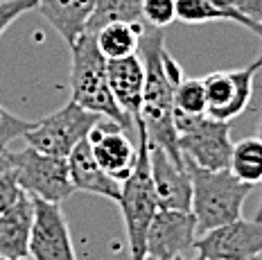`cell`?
<instances>
[{
	"label": "cell",
	"instance_id": "603a6c76",
	"mask_svg": "<svg viewBox=\"0 0 262 260\" xmlns=\"http://www.w3.org/2000/svg\"><path fill=\"white\" fill-rule=\"evenodd\" d=\"M36 9V0H0V36L23 14Z\"/></svg>",
	"mask_w": 262,
	"mask_h": 260
},
{
	"label": "cell",
	"instance_id": "52a82bcc",
	"mask_svg": "<svg viewBox=\"0 0 262 260\" xmlns=\"http://www.w3.org/2000/svg\"><path fill=\"white\" fill-rule=\"evenodd\" d=\"M255 63L237 70H215L201 77L206 89V116L220 122H231L249 109L253 97Z\"/></svg>",
	"mask_w": 262,
	"mask_h": 260
},
{
	"label": "cell",
	"instance_id": "8992f818",
	"mask_svg": "<svg viewBox=\"0 0 262 260\" xmlns=\"http://www.w3.org/2000/svg\"><path fill=\"white\" fill-rule=\"evenodd\" d=\"M100 120L102 116L81 109L79 104H75L70 100L63 109L36 120L27 129L23 138L27 140V147H34L36 151H43V154L50 156L68 159L70 151L77 147L81 140L89 138L91 129Z\"/></svg>",
	"mask_w": 262,
	"mask_h": 260
},
{
	"label": "cell",
	"instance_id": "1f68e13d",
	"mask_svg": "<svg viewBox=\"0 0 262 260\" xmlns=\"http://www.w3.org/2000/svg\"><path fill=\"white\" fill-rule=\"evenodd\" d=\"M194 260H212V258H204V256H196Z\"/></svg>",
	"mask_w": 262,
	"mask_h": 260
},
{
	"label": "cell",
	"instance_id": "9c48e42d",
	"mask_svg": "<svg viewBox=\"0 0 262 260\" xmlns=\"http://www.w3.org/2000/svg\"><path fill=\"white\" fill-rule=\"evenodd\" d=\"M30 260H77L61 204L34 199Z\"/></svg>",
	"mask_w": 262,
	"mask_h": 260
},
{
	"label": "cell",
	"instance_id": "8fae6325",
	"mask_svg": "<svg viewBox=\"0 0 262 260\" xmlns=\"http://www.w3.org/2000/svg\"><path fill=\"white\" fill-rule=\"evenodd\" d=\"M89 143L97 165L108 177L122 183L131 175V170L136 165V156H138V145L131 140V132L120 127L118 122L108 120V118H102L91 129Z\"/></svg>",
	"mask_w": 262,
	"mask_h": 260
},
{
	"label": "cell",
	"instance_id": "4fadbf2b",
	"mask_svg": "<svg viewBox=\"0 0 262 260\" xmlns=\"http://www.w3.org/2000/svg\"><path fill=\"white\" fill-rule=\"evenodd\" d=\"M108 89L118 106L134 120H140L143 111V91H145V66L138 55L108 59L106 61Z\"/></svg>",
	"mask_w": 262,
	"mask_h": 260
},
{
	"label": "cell",
	"instance_id": "ffe728a7",
	"mask_svg": "<svg viewBox=\"0 0 262 260\" xmlns=\"http://www.w3.org/2000/svg\"><path fill=\"white\" fill-rule=\"evenodd\" d=\"M183 116H206V89L201 79L183 77L174 89V109Z\"/></svg>",
	"mask_w": 262,
	"mask_h": 260
},
{
	"label": "cell",
	"instance_id": "484cf974",
	"mask_svg": "<svg viewBox=\"0 0 262 260\" xmlns=\"http://www.w3.org/2000/svg\"><path fill=\"white\" fill-rule=\"evenodd\" d=\"M9 170H12V163H9V159H7V151H0V177L7 175Z\"/></svg>",
	"mask_w": 262,
	"mask_h": 260
},
{
	"label": "cell",
	"instance_id": "277c9868",
	"mask_svg": "<svg viewBox=\"0 0 262 260\" xmlns=\"http://www.w3.org/2000/svg\"><path fill=\"white\" fill-rule=\"evenodd\" d=\"M179 134L183 161L204 170H228L233 154L231 122L212 120L208 116H183L172 111Z\"/></svg>",
	"mask_w": 262,
	"mask_h": 260
},
{
	"label": "cell",
	"instance_id": "e0dca14e",
	"mask_svg": "<svg viewBox=\"0 0 262 260\" xmlns=\"http://www.w3.org/2000/svg\"><path fill=\"white\" fill-rule=\"evenodd\" d=\"M143 30L145 23H124V20L108 23L95 32L97 48L106 59H122L138 55V43Z\"/></svg>",
	"mask_w": 262,
	"mask_h": 260
},
{
	"label": "cell",
	"instance_id": "7402d4cb",
	"mask_svg": "<svg viewBox=\"0 0 262 260\" xmlns=\"http://www.w3.org/2000/svg\"><path fill=\"white\" fill-rule=\"evenodd\" d=\"M32 124L34 122L14 116L12 111H7L3 104H0V151H7L12 140L23 138Z\"/></svg>",
	"mask_w": 262,
	"mask_h": 260
},
{
	"label": "cell",
	"instance_id": "ba28073f",
	"mask_svg": "<svg viewBox=\"0 0 262 260\" xmlns=\"http://www.w3.org/2000/svg\"><path fill=\"white\" fill-rule=\"evenodd\" d=\"M199 256L212 260H258L262 253V222L237 218L194 240Z\"/></svg>",
	"mask_w": 262,
	"mask_h": 260
},
{
	"label": "cell",
	"instance_id": "7c38bea8",
	"mask_svg": "<svg viewBox=\"0 0 262 260\" xmlns=\"http://www.w3.org/2000/svg\"><path fill=\"white\" fill-rule=\"evenodd\" d=\"M149 170L158 208L190 210V206H192V179L185 167V161L179 163L163 147L149 143Z\"/></svg>",
	"mask_w": 262,
	"mask_h": 260
},
{
	"label": "cell",
	"instance_id": "d6986e66",
	"mask_svg": "<svg viewBox=\"0 0 262 260\" xmlns=\"http://www.w3.org/2000/svg\"><path fill=\"white\" fill-rule=\"evenodd\" d=\"M143 23V0H95V9L86 32L95 34L108 23Z\"/></svg>",
	"mask_w": 262,
	"mask_h": 260
},
{
	"label": "cell",
	"instance_id": "6da1fadb",
	"mask_svg": "<svg viewBox=\"0 0 262 260\" xmlns=\"http://www.w3.org/2000/svg\"><path fill=\"white\" fill-rule=\"evenodd\" d=\"M73 52V68H70V97L81 109L93 111L102 118L118 122L127 132L136 134L134 120L118 106L113 100V93L108 89L106 61L108 59L100 52L95 41V34L84 32L75 46H70Z\"/></svg>",
	"mask_w": 262,
	"mask_h": 260
},
{
	"label": "cell",
	"instance_id": "2e32d148",
	"mask_svg": "<svg viewBox=\"0 0 262 260\" xmlns=\"http://www.w3.org/2000/svg\"><path fill=\"white\" fill-rule=\"evenodd\" d=\"M93 9L95 0H36V12L59 32L68 46H75V41L86 32Z\"/></svg>",
	"mask_w": 262,
	"mask_h": 260
},
{
	"label": "cell",
	"instance_id": "9a60e30c",
	"mask_svg": "<svg viewBox=\"0 0 262 260\" xmlns=\"http://www.w3.org/2000/svg\"><path fill=\"white\" fill-rule=\"evenodd\" d=\"M34 224V199L27 192L0 215V258H30V235Z\"/></svg>",
	"mask_w": 262,
	"mask_h": 260
},
{
	"label": "cell",
	"instance_id": "ac0fdd59",
	"mask_svg": "<svg viewBox=\"0 0 262 260\" xmlns=\"http://www.w3.org/2000/svg\"><path fill=\"white\" fill-rule=\"evenodd\" d=\"M228 170L239 181L249 183V186H258L262 181V140L258 136L242 138L239 143L233 145Z\"/></svg>",
	"mask_w": 262,
	"mask_h": 260
},
{
	"label": "cell",
	"instance_id": "cb8c5ba5",
	"mask_svg": "<svg viewBox=\"0 0 262 260\" xmlns=\"http://www.w3.org/2000/svg\"><path fill=\"white\" fill-rule=\"evenodd\" d=\"M20 192L23 190H20V186L16 183V177H14L12 170H9L7 175L0 177V215L20 197Z\"/></svg>",
	"mask_w": 262,
	"mask_h": 260
},
{
	"label": "cell",
	"instance_id": "5bb4252c",
	"mask_svg": "<svg viewBox=\"0 0 262 260\" xmlns=\"http://www.w3.org/2000/svg\"><path fill=\"white\" fill-rule=\"evenodd\" d=\"M68 172H70V181H73L75 190L97 194V197L111 199V202L118 204L122 183L116 181L113 177H108L106 172L97 165L89 138L81 140L77 147L68 154Z\"/></svg>",
	"mask_w": 262,
	"mask_h": 260
},
{
	"label": "cell",
	"instance_id": "30bf717a",
	"mask_svg": "<svg viewBox=\"0 0 262 260\" xmlns=\"http://www.w3.org/2000/svg\"><path fill=\"white\" fill-rule=\"evenodd\" d=\"M196 222L190 210L158 208L145 237L147 258L172 260L181 258L188 249H194Z\"/></svg>",
	"mask_w": 262,
	"mask_h": 260
},
{
	"label": "cell",
	"instance_id": "f546056e",
	"mask_svg": "<svg viewBox=\"0 0 262 260\" xmlns=\"http://www.w3.org/2000/svg\"><path fill=\"white\" fill-rule=\"evenodd\" d=\"M145 260H158V258H145ZM172 260H185V258L181 256V258H172Z\"/></svg>",
	"mask_w": 262,
	"mask_h": 260
},
{
	"label": "cell",
	"instance_id": "83f0119b",
	"mask_svg": "<svg viewBox=\"0 0 262 260\" xmlns=\"http://www.w3.org/2000/svg\"><path fill=\"white\" fill-rule=\"evenodd\" d=\"M255 66H258V68H262V50H260V55H258V59H255Z\"/></svg>",
	"mask_w": 262,
	"mask_h": 260
},
{
	"label": "cell",
	"instance_id": "7a4b0ae2",
	"mask_svg": "<svg viewBox=\"0 0 262 260\" xmlns=\"http://www.w3.org/2000/svg\"><path fill=\"white\" fill-rule=\"evenodd\" d=\"M192 179V206L196 233H208L217 226L242 218V208L253 186L239 181L231 170H204L185 161Z\"/></svg>",
	"mask_w": 262,
	"mask_h": 260
},
{
	"label": "cell",
	"instance_id": "44dd1931",
	"mask_svg": "<svg viewBox=\"0 0 262 260\" xmlns=\"http://www.w3.org/2000/svg\"><path fill=\"white\" fill-rule=\"evenodd\" d=\"M143 20L149 28L165 30L177 20V0H143Z\"/></svg>",
	"mask_w": 262,
	"mask_h": 260
},
{
	"label": "cell",
	"instance_id": "4316f807",
	"mask_svg": "<svg viewBox=\"0 0 262 260\" xmlns=\"http://www.w3.org/2000/svg\"><path fill=\"white\" fill-rule=\"evenodd\" d=\"M258 186H260V204H258V213H255V218H253V220L262 222V181L258 183Z\"/></svg>",
	"mask_w": 262,
	"mask_h": 260
},
{
	"label": "cell",
	"instance_id": "f1b7e54d",
	"mask_svg": "<svg viewBox=\"0 0 262 260\" xmlns=\"http://www.w3.org/2000/svg\"><path fill=\"white\" fill-rule=\"evenodd\" d=\"M0 260H30V258H0Z\"/></svg>",
	"mask_w": 262,
	"mask_h": 260
},
{
	"label": "cell",
	"instance_id": "4dcf8cb0",
	"mask_svg": "<svg viewBox=\"0 0 262 260\" xmlns=\"http://www.w3.org/2000/svg\"><path fill=\"white\" fill-rule=\"evenodd\" d=\"M258 138L262 140V122H260V129H258Z\"/></svg>",
	"mask_w": 262,
	"mask_h": 260
},
{
	"label": "cell",
	"instance_id": "5b68a950",
	"mask_svg": "<svg viewBox=\"0 0 262 260\" xmlns=\"http://www.w3.org/2000/svg\"><path fill=\"white\" fill-rule=\"evenodd\" d=\"M7 159L12 163L16 183L30 197L61 204L75 192L68 172V159L43 154L34 147H25L18 151L7 149Z\"/></svg>",
	"mask_w": 262,
	"mask_h": 260
},
{
	"label": "cell",
	"instance_id": "d6a6232c",
	"mask_svg": "<svg viewBox=\"0 0 262 260\" xmlns=\"http://www.w3.org/2000/svg\"><path fill=\"white\" fill-rule=\"evenodd\" d=\"M258 260H262V253H260V258H258Z\"/></svg>",
	"mask_w": 262,
	"mask_h": 260
},
{
	"label": "cell",
	"instance_id": "d4e9b609",
	"mask_svg": "<svg viewBox=\"0 0 262 260\" xmlns=\"http://www.w3.org/2000/svg\"><path fill=\"white\" fill-rule=\"evenodd\" d=\"M233 9H237L239 14H244L253 23L262 25V0H226Z\"/></svg>",
	"mask_w": 262,
	"mask_h": 260
},
{
	"label": "cell",
	"instance_id": "3957f363",
	"mask_svg": "<svg viewBox=\"0 0 262 260\" xmlns=\"http://www.w3.org/2000/svg\"><path fill=\"white\" fill-rule=\"evenodd\" d=\"M136 145H138V156L131 175L122 181L118 206L122 210L124 229H127L129 253L131 260H145V237L151 220L158 213V199L154 190L149 170V138L143 120H136Z\"/></svg>",
	"mask_w": 262,
	"mask_h": 260
}]
</instances>
